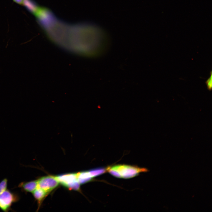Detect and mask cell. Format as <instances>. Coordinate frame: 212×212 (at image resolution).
Instances as JSON below:
<instances>
[{"mask_svg":"<svg viewBox=\"0 0 212 212\" xmlns=\"http://www.w3.org/2000/svg\"><path fill=\"white\" fill-rule=\"evenodd\" d=\"M107 171L116 178L128 179L135 177L141 172H146L148 170L135 166L126 165H116L106 168Z\"/></svg>","mask_w":212,"mask_h":212,"instance_id":"6da1fadb","label":"cell"},{"mask_svg":"<svg viewBox=\"0 0 212 212\" xmlns=\"http://www.w3.org/2000/svg\"><path fill=\"white\" fill-rule=\"evenodd\" d=\"M35 15L39 23L45 30L53 26L56 21L52 13L46 8L39 7Z\"/></svg>","mask_w":212,"mask_h":212,"instance_id":"7a4b0ae2","label":"cell"},{"mask_svg":"<svg viewBox=\"0 0 212 212\" xmlns=\"http://www.w3.org/2000/svg\"><path fill=\"white\" fill-rule=\"evenodd\" d=\"M19 195L6 189L0 195V209L7 212L11 209V206L19 200Z\"/></svg>","mask_w":212,"mask_h":212,"instance_id":"3957f363","label":"cell"},{"mask_svg":"<svg viewBox=\"0 0 212 212\" xmlns=\"http://www.w3.org/2000/svg\"><path fill=\"white\" fill-rule=\"evenodd\" d=\"M59 183L70 190L79 191L80 183L77 180V173L64 174L56 177Z\"/></svg>","mask_w":212,"mask_h":212,"instance_id":"277c9868","label":"cell"},{"mask_svg":"<svg viewBox=\"0 0 212 212\" xmlns=\"http://www.w3.org/2000/svg\"><path fill=\"white\" fill-rule=\"evenodd\" d=\"M37 188L48 193L58 186L59 183L56 177L52 176L42 177L37 180Z\"/></svg>","mask_w":212,"mask_h":212,"instance_id":"5b68a950","label":"cell"},{"mask_svg":"<svg viewBox=\"0 0 212 212\" xmlns=\"http://www.w3.org/2000/svg\"><path fill=\"white\" fill-rule=\"evenodd\" d=\"M38 187L37 180L20 183L18 187L25 193H32Z\"/></svg>","mask_w":212,"mask_h":212,"instance_id":"8992f818","label":"cell"},{"mask_svg":"<svg viewBox=\"0 0 212 212\" xmlns=\"http://www.w3.org/2000/svg\"><path fill=\"white\" fill-rule=\"evenodd\" d=\"M32 193L34 197L37 201L38 205L37 210H38L42 201L48 193L38 188H37Z\"/></svg>","mask_w":212,"mask_h":212,"instance_id":"52a82bcc","label":"cell"},{"mask_svg":"<svg viewBox=\"0 0 212 212\" xmlns=\"http://www.w3.org/2000/svg\"><path fill=\"white\" fill-rule=\"evenodd\" d=\"M77 180L80 184H83L91 181L93 178L88 171H84L77 173Z\"/></svg>","mask_w":212,"mask_h":212,"instance_id":"ba28073f","label":"cell"},{"mask_svg":"<svg viewBox=\"0 0 212 212\" xmlns=\"http://www.w3.org/2000/svg\"><path fill=\"white\" fill-rule=\"evenodd\" d=\"M31 12L35 15L39 7L32 0H24L23 4Z\"/></svg>","mask_w":212,"mask_h":212,"instance_id":"9c48e42d","label":"cell"},{"mask_svg":"<svg viewBox=\"0 0 212 212\" xmlns=\"http://www.w3.org/2000/svg\"><path fill=\"white\" fill-rule=\"evenodd\" d=\"M106 171V168L104 167L96 168L88 171L90 175L93 178L103 174Z\"/></svg>","mask_w":212,"mask_h":212,"instance_id":"30bf717a","label":"cell"},{"mask_svg":"<svg viewBox=\"0 0 212 212\" xmlns=\"http://www.w3.org/2000/svg\"><path fill=\"white\" fill-rule=\"evenodd\" d=\"M8 180L4 178L0 182V195L7 189Z\"/></svg>","mask_w":212,"mask_h":212,"instance_id":"8fae6325","label":"cell"},{"mask_svg":"<svg viewBox=\"0 0 212 212\" xmlns=\"http://www.w3.org/2000/svg\"><path fill=\"white\" fill-rule=\"evenodd\" d=\"M210 76L205 82L207 88L209 91H211L212 89V73L211 71L210 72Z\"/></svg>","mask_w":212,"mask_h":212,"instance_id":"7c38bea8","label":"cell"},{"mask_svg":"<svg viewBox=\"0 0 212 212\" xmlns=\"http://www.w3.org/2000/svg\"><path fill=\"white\" fill-rule=\"evenodd\" d=\"M14 2L23 5L24 0H13Z\"/></svg>","mask_w":212,"mask_h":212,"instance_id":"4fadbf2b","label":"cell"}]
</instances>
